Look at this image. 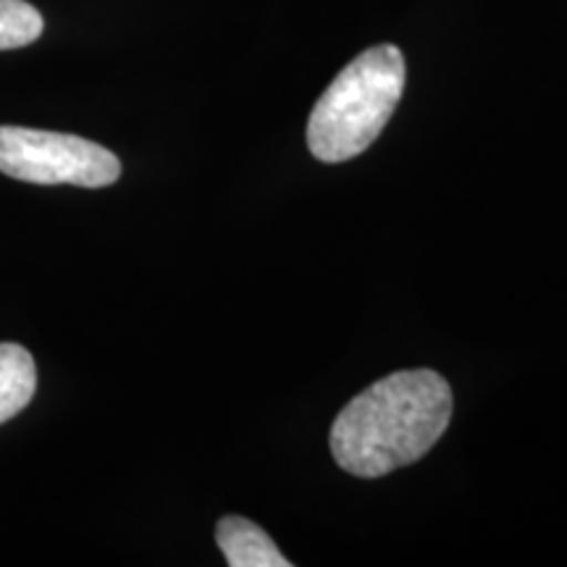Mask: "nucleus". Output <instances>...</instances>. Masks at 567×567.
I'll return each instance as SVG.
<instances>
[{"mask_svg": "<svg viewBox=\"0 0 567 567\" xmlns=\"http://www.w3.org/2000/svg\"><path fill=\"white\" fill-rule=\"evenodd\" d=\"M40 11L27 0H0V51L32 45L42 34Z\"/></svg>", "mask_w": 567, "mask_h": 567, "instance_id": "obj_6", "label": "nucleus"}, {"mask_svg": "<svg viewBox=\"0 0 567 567\" xmlns=\"http://www.w3.org/2000/svg\"><path fill=\"white\" fill-rule=\"evenodd\" d=\"M0 174L30 184L109 187L122 176V163L76 134L0 126Z\"/></svg>", "mask_w": 567, "mask_h": 567, "instance_id": "obj_3", "label": "nucleus"}, {"mask_svg": "<svg viewBox=\"0 0 567 567\" xmlns=\"http://www.w3.org/2000/svg\"><path fill=\"white\" fill-rule=\"evenodd\" d=\"M405 80V55L394 45L368 48L347 63L310 113V153L323 163L365 153L400 105Z\"/></svg>", "mask_w": 567, "mask_h": 567, "instance_id": "obj_2", "label": "nucleus"}, {"mask_svg": "<svg viewBox=\"0 0 567 567\" xmlns=\"http://www.w3.org/2000/svg\"><path fill=\"white\" fill-rule=\"evenodd\" d=\"M38 389L34 358L21 344H0V423L11 421L32 402Z\"/></svg>", "mask_w": 567, "mask_h": 567, "instance_id": "obj_5", "label": "nucleus"}, {"mask_svg": "<svg viewBox=\"0 0 567 567\" xmlns=\"http://www.w3.org/2000/svg\"><path fill=\"white\" fill-rule=\"evenodd\" d=\"M216 542L231 567H289L274 538L252 520L239 515L221 517L216 526Z\"/></svg>", "mask_w": 567, "mask_h": 567, "instance_id": "obj_4", "label": "nucleus"}, {"mask_svg": "<svg viewBox=\"0 0 567 567\" xmlns=\"http://www.w3.org/2000/svg\"><path fill=\"white\" fill-rule=\"evenodd\" d=\"M452 421V389L429 368L375 381L331 425V455L344 473L381 478L425 457Z\"/></svg>", "mask_w": 567, "mask_h": 567, "instance_id": "obj_1", "label": "nucleus"}]
</instances>
